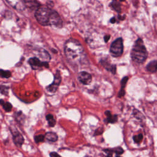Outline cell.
<instances>
[{"label": "cell", "instance_id": "1", "mask_svg": "<svg viewBox=\"0 0 157 157\" xmlns=\"http://www.w3.org/2000/svg\"><path fill=\"white\" fill-rule=\"evenodd\" d=\"M64 53L71 63L77 64L84 57V51L81 44L75 39H70L64 46Z\"/></svg>", "mask_w": 157, "mask_h": 157}, {"label": "cell", "instance_id": "2", "mask_svg": "<svg viewBox=\"0 0 157 157\" xmlns=\"http://www.w3.org/2000/svg\"><path fill=\"white\" fill-rule=\"evenodd\" d=\"M148 56L144 41L138 38L134 44L131 52V58L133 62L137 63H144Z\"/></svg>", "mask_w": 157, "mask_h": 157}, {"label": "cell", "instance_id": "3", "mask_svg": "<svg viewBox=\"0 0 157 157\" xmlns=\"http://www.w3.org/2000/svg\"><path fill=\"white\" fill-rule=\"evenodd\" d=\"M53 10L48 6H40L35 13V17L39 24L42 25H49L50 18Z\"/></svg>", "mask_w": 157, "mask_h": 157}, {"label": "cell", "instance_id": "4", "mask_svg": "<svg viewBox=\"0 0 157 157\" xmlns=\"http://www.w3.org/2000/svg\"><path fill=\"white\" fill-rule=\"evenodd\" d=\"M123 52V43L122 38L115 39L110 47V53L113 57L117 58L122 56Z\"/></svg>", "mask_w": 157, "mask_h": 157}, {"label": "cell", "instance_id": "5", "mask_svg": "<svg viewBox=\"0 0 157 157\" xmlns=\"http://www.w3.org/2000/svg\"><path fill=\"white\" fill-rule=\"evenodd\" d=\"M62 81V77L59 71H57L56 74H55V77H54V80L52 84L49 85L47 87V90L50 93H55L58 89V87L59 85L60 84Z\"/></svg>", "mask_w": 157, "mask_h": 157}, {"label": "cell", "instance_id": "6", "mask_svg": "<svg viewBox=\"0 0 157 157\" xmlns=\"http://www.w3.org/2000/svg\"><path fill=\"white\" fill-rule=\"evenodd\" d=\"M28 63L32 69H33V70H38V69L42 67H49V64L47 62H41L37 57L31 58L28 60Z\"/></svg>", "mask_w": 157, "mask_h": 157}, {"label": "cell", "instance_id": "7", "mask_svg": "<svg viewBox=\"0 0 157 157\" xmlns=\"http://www.w3.org/2000/svg\"><path fill=\"white\" fill-rule=\"evenodd\" d=\"M50 25L57 28H61L63 25L62 18L55 11H52L50 18Z\"/></svg>", "mask_w": 157, "mask_h": 157}, {"label": "cell", "instance_id": "8", "mask_svg": "<svg viewBox=\"0 0 157 157\" xmlns=\"http://www.w3.org/2000/svg\"><path fill=\"white\" fill-rule=\"evenodd\" d=\"M7 2L16 10L24 11L26 8L24 0H6Z\"/></svg>", "mask_w": 157, "mask_h": 157}, {"label": "cell", "instance_id": "9", "mask_svg": "<svg viewBox=\"0 0 157 157\" xmlns=\"http://www.w3.org/2000/svg\"><path fill=\"white\" fill-rule=\"evenodd\" d=\"M78 78L82 84L84 85L90 84L92 80L91 74L85 71H82L78 73Z\"/></svg>", "mask_w": 157, "mask_h": 157}, {"label": "cell", "instance_id": "10", "mask_svg": "<svg viewBox=\"0 0 157 157\" xmlns=\"http://www.w3.org/2000/svg\"><path fill=\"white\" fill-rule=\"evenodd\" d=\"M100 63L105 68L106 70L110 72L113 74H115L116 73V66L115 64H111L108 60H102Z\"/></svg>", "mask_w": 157, "mask_h": 157}, {"label": "cell", "instance_id": "11", "mask_svg": "<svg viewBox=\"0 0 157 157\" xmlns=\"http://www.w3.org/2000/svg\"><path fill=\"white\" fill-rule=\"evenodd\" d=\"M24 3L26 7L31 10H37L41 6L37 0H24Z\"/></svg>", "mask_w": 157, "mask_h": 157}, {"label": "cell", "instance_id": "12", "mask_svg": "<svg viewBox=\"0 0 157 157\" xmlns=\"http://www.w3.org/2000/svg\"><path fill=\"white\" fill-rule=\"evenodd\" d=\"M13 135H13L14 142V143L17 146L20 147L24 142V137H23L21 134L18 132H16L15 134L14 133Z\"/></svg>", "mask_w": 157, "mask_h": 157}, {"label": "cell", "instance_id": "13", "mask_svg": "<svg viewBox=\"0 0 157 157\" xmlns=\"http://www.w3.org/2000/svg\"><path fill=\"white\" fill-rule=\"evenodd\" d=\"M105 115H106V121L108 123H114L117 122L118 120V116L117 115H112L109 110H106L105 112Z\"/></svg>", "mask_w": 157, "mask_h": 157}, {"label": "cell", "instance_id": "14", "mask_svg": "<svg viewBox=\"0 0 157 157\" xmlns=\"http://www.w3.org/2000/svg\"><path fill=\"white\" fill-rule=\"evenodd\" d=\"M146 70L151 73L156 72L157 71V60H153L149 62L146 66Z\"/></svg>", "mask_w": 157, "mask_h": 157}, {"label": "cell", "instance_id": "15", "mask_svg": "<svg viewBox=\"0 0 157 157\" xmlns=\"http://www.w3.org/2000/svg\"><path fill=\"white\" fill-rule=\"evenodd\" d=\"M109 6L110 8L113 9L114 11H115L118 14H120L121 12V10H122L121 4L119 1H117V0H112V2L109 4Z\"/></svg>", "mask_w": 157, "mask_h": 157}, {"label": "cell", "instance_id": "16", "mask_svg": "<svg viewBox=\"0 0 157 157\" xmlns=\"http://www.w3.org/2000/svg\"><path fill=\"white\" fill-rule=\"evenodd\" d=\"M128 81V77L127 76L124 77L122 81H121V89L120 91L118 92V96L119 98H121V97H123L125 94V87Z\"/></svg>", "mask_w": 157, "mask_h": 157}, {"label": "cell", "instance_id": "17", "mask_svg": "<svg viewBox=\"0 0 157 157\" xmlns=\"http://www.w3.org/2000/svg\"><path fill=\"white\" fill-rule=\"evenodd\" d=\"M45 138L50 142H55L58 139V136L55 133L48 132L45 134Z\"/></svg>", "mask_w": 157, "mask_h": 157}, {"label": "cell", "instance_id": "18", "mask_svg": "<svg viewBox=\"0 0 157 157\" xmlns=\"http://www.w3.org/2000/svg\"><path fill=\"white\" fill-rule=\"evenodd\" d=\"M0 104H1L3 106V109L5 110V111L6 112H10L12 110V104L9 103V102H4V100L3 99H0Z\"/></svg>", "mask_w": 157, "mask_h": 157}, {"label": "cell", "instance_id": "19", "mask_svg": "<svg viewBox=\"0 0 157 157\" xmlns=\"http://www.w3.org/2000/svg\"><path fill=\"white\" fill-rule=\"evenodd\" d=\"M46 120L48 121V123L50 127H53L55 125V124H56V121L55 120L53 115L51 114H48L46 115Z\"/></svg>", "mask_w": 157, "mask_h": 157}, {"label": "cell", "instance_id": "20", "mask_svg": "<svg viewBox=\"0 0 157 157\" xmlns=\"http://www.w3.org/2000/svg\"><path fill=\"white\" fill-rule=\"evenodd\" d=\"M11 76V72L9 71L0 70V77L9 78Z\"/></svg>", "mask_w": 157, "mask_h": 157}, {"label": "cell", "instance_id": "21", "mask_svg": "<svg viewBox=\"0 0 157 157\" xmlns=\"http://www.w3.org/2000/svg\"><path fill=\"white\" fill-rule=\"evenodd\" d=\"M134 116H135L137 119L140 120L142 121V120L144 119V117L143 114H142L138 110H135L133 112Z\"/></svg>", "mask_w": 157, "mask_h": 157}, {"label": "cell", "instance_id": "22", "mask_svg": "<svg viewBox=\"0 0 157 157\" xmlns=\"http://www.w3.org/2000/svg\"><path fill=\"white\" fill-rule=\"evenodd\" d=\"M113 152L115 154V155H116V157H120V156L123 154L124 150L121 147H117L114 149H113Z\"/></svg>", "mask_w": 157, "mask_h": 157}, {"label": "cell", "instance_id": "23", "mask_svg": "<svg viewBox=\"0 0 157 157\" xmlns=\"http://www.w3.org/2000/svg\"><path fill=\"white\" fill-rule=\"evenodd\" d=\"M143 139V135L142 134H139L138 135H136L133 136V141L135 143L137 144H139L140 143L142 142Z\"/></svg>", "mask_w": 157, "mask_h": 157}, {"label": "cell", "instance_id": "24", "mask_svg": "<svg viewBox=\"0 0 157 157\" xmlns=\"http://www.w3.org/2000/svg\"><path fill=\"white\" fill-rule=\"evenodd\" d=\"M45 139V136L42 135H39L38 136H36L35 137V140L36 143H39L41 142H43Z\"/></svg>", "mask_w": 157, "mask_h": 157}, {"label": "cell", "instance_id": "25", "mask_svg": "<svg viewBox=\"0 0 157 157\" xmlns=\"http://www.w3.org/2000/svg\"><path fill=\"white\" fill-rule=\"evenodd\" d=\"M0 93L7 96L8 95V88L6 86H1L0 87Z\"/></svg>", "mask_w": 157, "mask_h": 157}, {"label": "cell", "instance_id": "26", "mask_svg": "<svg viewBox=\"0 0 157 157\" xmlns=\"http://www.w3.org/2000/svg\"><path fill=\"white\" fill-rule=\"evenodd\" d=\"M104 152L107 154L106 157H112V154L114 153L113 149H106L104 150Z\"/></svg>", "mask_w": 157, "mask_h": 157}, {"label": "cell", "instance_id": "27", "mask_svg": "<svg viewBox=\"0 0 157 157\" xmlns=\"http://www.w3.org/2000/svg\"><path fill=\"white\" fill-rule=\"evenodd\" d=\"M50 157H62L60 155H58L56 152H52V153L50 154Z\"/></svg>", "mask_w": 157, "mask_h": 157}, {"label": "cell", "instance_id": "28", "mask_svg": "<svg viewBox=\"0 0 157 157\" xmlns=\"http://www.w3.org/2000/svg\"><path fill=\"white\" fill-rule=\"evenodd\" d=\"M110 36L108 35H106L104 37V41H105V43H108L109 40L110 39Z\"/></svg>", "mask_w": 157, "mask_h": 157}, {"label": "cell", "instance_id": "29", "mask_svg": "<svg viewBox=\"0 0 157 157\" xmlns=\"http://www.w3.org/2000/svg\"><path fill=\"white\" fill-rule=\"evenodd\" d=\"M125 17H126L125 15H123L122 16H121L120 15H118V18L120 20H123L125 18Z\"/></svg>", "mask_w": 157, "mask_h": 157}, {"label": "cell", "instance_id": "30", "mask_svg": "<svg viewBox=\"0 0 157 157\" xmlns=\"http://www.w3.org/2000/svg\"><path fill=\"white\" fill-rule=\"evenodd\" d=\"M110 22L111 23V24H115V23L116 22V18H115V17H112L110 18Z\"/></svg>", "mask_w": 157, "mask_h": 157}, {"label": "cell", "instance_id": "31", "mask_svg": "<svg viewBox=\"0 0 157 157\" xmlns=\"http://www.w3.org/2000/svg\"><path fill=\"white\" fill-rule=\"evenodd\" d=\"M120 1H125V0H120Z\"/></svg>", "mask_w": 157, "mask_h": 157}]
</instances>
